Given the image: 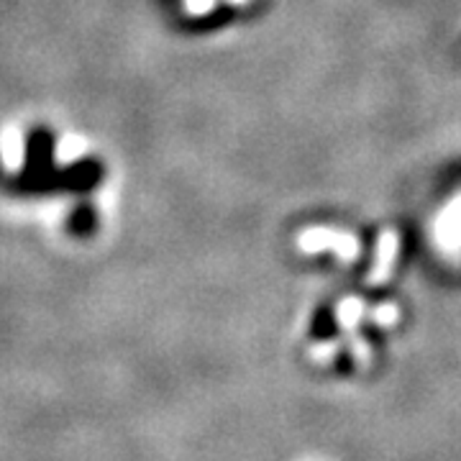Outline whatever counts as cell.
I'll list each match as a JSON object with an SVG mask.
<instances>
[{
  "label": "cell",
  "mask_w": 461,
  "mask_h": 461,
  "mask_svg": "<svg viewBox=\"0 0 461 461\" xmlns=\"http://www.w3.org/2000/svg\"><path fill=\"white\" fill-rule=\"evenodd\" d=\"M297 249L303 254H321V251H336V257L344 264H351L359 257V239L346 230L329 229V226H313V229L300 230Z\"/></svg>",
  "instance_id": "6da1fadb"
},
{
  "label": "cell",
  "mask_w": 461,
  "mask_h": 461,
  "mask_svg": "<svg viewBox=\"0 0 461 461\" xmlns=\"http://www.w3.org/2000/svg\"><path fill=\"white\" fill-rule=\"evenodd\" d=\"M436 244L444 251H459L461 249V193L451 198L436 215L433 223Z\"/></svg>",
  "instance_id": "7a4b0ae2"
},
{
  "label": "cell",
  "mask_w": 461,
  "mask_h": 461,
  "mask_svg": "<svg viewBox=\"0 0 461 461\" xmlns=\"http://www.w3.org/2000/svg\"><path fill=\"white\" fill-rule=\"evenodd\" d=\"M397 254H400V236H397V230L384 229L379 233L377 259H375L372 269H369V277H366L369 287H379V285L390 280V275L395 269Z\"/></svg>",
  "instance_id": "3957f363"
},
{
  "label": "cell",
  "mask_w": 461,
  "mask_h": 461,
  "mask_svg": "<svg viewBox=\"0 0 461 461\" xmlns=\"http://www.w3.org/2000/svg\"><path fill=\"white\" fill-rule=\"evenodd\" d=\"M0 151H3V162L8 169H18L23 165V139L16 129H8L0 139Z\"/></svg>",
  "instance_id": "277c9868"
},
{
  "label": "cell",
  "mask_w": 461,
  "mask_h": 461,
  "mask_svg": "<svg viewBox=\"0 0 461 461\" xmlns=\"http://www.w3.org/2000/svg\"><path fill=\"white\" fill-rule=\"evenodd\" d=\"M366 313V305H364L359 297H346L344 303L336 308V318H339V326L344 330H357L359 321Z\"/></svg>",
  "instance_id": "5b68a950"
},
{
  "label": "cell",
  "mask_w": 461,
  "mask_h": 461,
  "mask_svg": "<svg viewBox=\"0 0 461 461\" xmlns=\"http://www.w3.org/2000/svg\"><path fill=\"white\" fill-rule=\"evenodd\" d=\"M397 318H400V311H397V305H393V303H382V305H377V308L372 311V321H375L377 326H384V329L395 326Z\"/></svg>",
  "instance_id": "8992f818"
},
{
  "label": "cell",
  "mask_w": 461,
  "mask_h": 461,
  "mask_svg": "<svg viewBox=\"0 0 461 461\" xmlns=\"http://www.w3.org/2000/svg\"><path fill=\"white\" fill-rule=\"evenodd\" d=\"M80 151H83V141L75 136H65L57 147V162H72V159H77Z\"/></svg>",
  "instance_id": "52a82bcc"
},
{
  "label": "cell",
  "mask_w": 461,
  "mask_h": 461,
  "mask_svg": "<svg viewBox=\"0 0 461 461\" xmlns=\"http://www.w3.org/2000/svg\"><path fill=\"white\" fill-rule=\"evenodd\" d=\"M213 5L215 0H185V8H187L190 16H205V14L213 11Z\"/></svg>",
  "instance_id": "ba28073f"
},
{
  "label": "cell",
  "mask_w": 461,
  "mask_h": 461,
  "mask_svg": "<svg viewBox=\"0 0 461 461\" xmlns=\"http://www.w3.org/2000/svg\"><path fill=\"white\" fill-rule=\"evenodd\" d=\"M230 5H249V3H251V0H229Z\"/></svg>",
  "instance_id": "9c48e42d"
}]
</instances>
